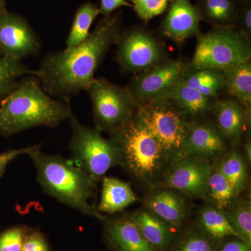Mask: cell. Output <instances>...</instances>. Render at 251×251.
<instances>
[{"label": "cell", "mask_w": 251, "mask_h": 251, "mask_svg": "<svg viewBox=\"0 0 251 251\" xmlns=\"http://www.w3.org/2000/svg\"><path fill=\"white\" fill-rule=\"evenodd\" d=\"M121 22V11L113 13L100 20L83 42L46 54L36 69V77L46 93L69 103L87 91L109 49L116 43Z\"/></svg>", "instance_id": "1"}, {"label": "cell", "mask_w": 251, "mask_h": 251, "mask_svg": "<svg viewBox=\"0 0 251 251\" xmlns=\"http://www.w3.org/2000/svg\"><path fill=\"white\" fill-rule=\"evenodd\" d=\"M73 114L70 104L46 93L35 75H27L0 102V135L10 137L39 126H58Z\"/></svg>", "instance_id": "2"}, {"label": "cell", "mask_w": 251, "mask_h": 251, "mask_svg": "<svg viewBox=\"0 0 251 251\" xmlns=\"http://www.w3.org/2000/svg\"><path fill=\"white\" fill-rule=\"evenodd\" d=\"M36 171V179L46 194L85 215L103 221L105 216L90 203L98 181L59 155L41 151L36 145L28 153Z\"/></svg>", "instance_id": "3"}, {"label": "cell", "mask_w": 251, "mask_h": 251, "mask_svg": "<svg viewBox=\"0 0 251 251\" xmlns=\"http://www.w3.org/2000/svg\"><path fill=\"white\" fill-rule=\"evenodd\" d=\"M110 134L120 148V166L151 188L158 186L171 161L153 135L134 115Z\"/></svg>", "instance_id": "4"}, {"label": "cell", "mask_w": 251, "mask_h": 251, "mask_svg": "<svg viewBox=\"0 0 251 251\" xmlns=\"http://www.w3.org/2000/svg\"><path fill=\"white\" fill-rule=\"evenodd\" d=\"M69 120L72 132L71 161L75 166L99 181L112 167L121 165V153L115 140L106 139L100 130L82 125L74 114Z\"/></svg>", "instance_id": "5"}, {"label": "cell", "mask_w": 251, "mask_h": 251, "mask_svg": "<svg viewBox=\"0 0 251 251\" xmlns=\"http://www.w3.org/2000/svg\"><path fill=\"white\" fill-rule=\"evenodd\" d=\"M197 36L191 69L224 71L251 60V41L235 28H213Z\"/></svg>", "instance_id": "6"}, {"label": "cell", "mask_w": 251, "mask_h": 251, "mask_svg": "<svg viewBox=\"0 0 251 251\" xmlns=\"http://www.w3.org/2000/svg\"><path fill=\"white\" fill-rule=\"evenodd\" d=\"M134 116L162 145L171 162L183 157L188 122L167 100L138 103Z\"/></svg>", "instance_id": "7"}, {"label": "cell", "mask_w": 251, "mask_h": 251, "mask_svg": "<svg viewBox=\"0 0 251 251\" xmlns=\"http://www.w3.org/2000/svg\"><path fill=\"white\" fill-rule=\"evenodd\" d=\"M87 92L92 104L95 128L100 132L112 133L134 115L138 103L127 87L99 77L94 79Z\"/></svg>", "instance_id": "8"}, {"label": "cell", "mask_w": 251, "mask_h": 251, "mask_svg": "<svg viewBox=\"0 0 251 251\" xmlns=\"http://www.w3.org/2000/svg\"><path fill=\"white\" fill-rule=\"evenodd\" d=\"M115 44L117 62L126 74H139L167 60L161 41L142 27L120 31Z\"/></svg>", "instance_id": "9"}, {"label": "cell", "mask_w": 251, "mask_h": 251, "mask_svg": "<svg viewBox=\"0 0 251 251\" xmlns=\"http://www.w3.org/2000/svg\"><path fill=\"white\" fill-rule=\"evenodd\" d=\"M186 71L181 59L166 60L135 75L127 87L138 104L167 100Z\"/></svg>", "instance_id": "10"}, {"label": "cell", "mask_w": 251, "mask_h": 251, "mask_svg": "<svg viewBox=\"0 0 251 251\" xmlns=\"http://www.w3.org/2000/svg\"><path fill=\"white\" fill-rule=\"evenodd\" d=\"M211 169L209 161L196 157H181L168 165L159 185L206 201V184Z\"/></svg>", "instance_id": "11"}, {"label": "cell", "mask_w": 251, "mask_h": 251, "mask_svg": "<svg viewBox=\"0 0 251 251\" xmlns=\"http://www.w3.org/2000/svg\"><path fill=\"white\" fill-rule=\"evenodd\" d=\"M40 39L25 18L7 11L0 13V51L2 57L21 61L37 56Z\"/></svg>", "instance_id": "12"}, {"label": "cell", "mask_w": 251, "mask_h": 251, "mask_svg": "<svg viewBox=\"0 0 251 251\" xmlns=\"http://www.w3.org/2000/svg\"><path fill=\"white\" fill-rule=\"evenodd\" d=\"M226 152V139L215 125L188 122L182 145L183 157H196L210 161Z\"/></svg>", "instance_id": "13"}, {"label": "cell", "mask_w": 251, "mask_h": 251, "mask_svg": "<svg viewBox=\"0 0 251 251\" xmlns=\"http://www.w3.org/2000/svg\"><path fill=\"white\" fill-rule=\"evenodd\" d=\"M161 25L163 35L181 44L200 31L201 17L196 5L190 0H172Z\"/></svg>", "instance_id": "14"}, {"label": "cell", "mask_w": 251, "mask_h": 251, "mask_svg": "<svg viewBox=\"0 0 251 251\" xmlns=\"http://www.w3.org/2000/svg\"><path fill=\"white\" fill-rule=\"evenodd\" d=\"M144 206L174 228L184 222L189 211V206L183 194L160 185L152 188L144 201Z\"/></svg>", "instance_id": "15"}, {"label": "cell", "mask_w": 251, "mask_h": 251, "mask_svg": "<svg viewBox=\"0 0 251 251\" xmlns=\"http://www.w3.org/2000/svg\"><path fill=\"white\" fill-rule=\"evenodd\" d=\"M212 111L216 119V126L231 144L240 141L251 114L234 99H225L216 102Z\"/></svg>", "instance_id": "16"}, {"label": "cell", "mask_w": 251, "mask_h": 251, "mask_svg": "<svg viewBox=\"0 0 251 251\" xmlns=\"http://www.w3.org/2000/svg\"><path fill=\"white\" fill-rule=\"evenodd\" d=\"M109 242L118 251H158L150 244L128 217L103 220Z\"/></svg>", "instance_id": "17"}, {"label": "cell", "mask_w": 251, "mask_h": 251, "mask_svg": "<svg viewBox=\"0 0 251 251\" xmlns=\"http://www.w3.org/2000/svg\"><path fill=\"white\" fill-rule=\"evenodd\" d=\"M127 216L134 223L145 239L158 251L165 250L173 242L174 227L145 208Z\"/></svg>", "instance_id": "18"}, {"label": "cell", "mask_w": 251, "mask_h": 251, "mask_svg": "<svg viewBox=\"0 0 251 251\" xmlns=\"http://www.w3.org/2000/svg\"><path fill=\"white\" fill-rule=\"evenodd\" d=\"M138 198L129 183L115 177L102 179L101 195L97 206L99 212L112 214L123 211L136 202Z\"/></svg>", "instance_id": "19"}, {"label": "cell", "mask_w": 251, "mask_h": 251, "mask_svg": "<svg viewBox=\"0 0 251 251\" xmlns=\"http://www.w3.org/2000/svg\"><path fill=\"white\" fill-rule=\"evenodd\" d=\"M197 221L201 231L214 242L226 238H237L242 240L224 209L207 204L198 212Z\"/></svg>", "instance_id": "20"}, {"label": "cell", "mask_w": 251, "mask_h": 251, "mask_svg": "<svg viewBox=\"0 0 251 251\" xmlns=\"http://www.w3.org/2000/svg\"><path fill=\"white\" fill-rule=\"evenodd\" d=\"M167 100L173 102L183 115L201 116L212 111L214 99L202 95L191 88L181 79L175 86Z\"/></svg>", "instance_id": "21"}, {"label": "cell", "mask_w": 251, "mask_h": 251, "mask_svg": "<svg viewBox=\"0 0 251 251\" xmlns=\"http://www.w3.org/2000/svg\"><path fill=\"white\" fill-rule=\"evenodd\" d=\"M224 89L229 96L242 104L251 114V62L242 64L223 71Z\"/></svg>", "instance_id": "22"}, {"label": "cell", "mask_w": 251, "mask_h": 251, "mask_svg": "<svg viewBox=\"0 0 251 251\" xmlns=\"http://www.w3.org/2000/svg\"><path fill=\"white\" fill-rule=\"evenodd\" d=\"M196 6L201 21L213 28H234L238 10L235 0H197Z\"/></svg>", "instance_id": "23"}, {"label": "cell", "mask_w": 251, "mask_h": 251, "mask_svg": "<svg viewBox=\"0 0 251 251\" xmlns=\"http://www.w3.org/2000/svg\"><path fill=\"white\" fill-rule=\"evenodd\" d=\"M215 163L228 181L235 197H239L247 186L249 175L247 163L242 155L237 150H231Z\"/></svg>", "instance_id": "24"}, {"label": "cell", "mask_w": 251, "mask_h": 251, "mask_svg": "<svg viewBox=\"0 0 251 251\" xmlns=\"http://www.w3.org/2000/svg\"><path fill=\"white\" fill-rule=\"evenodd\" d=\"M183 80L191 88L212 99H217L224 87V73L219 69H191L184 73Z\"/></svg>", "instance_id": "25"}, {"label": "cell", "mask_w": 251, "mask_h": 251, "mask_svg": "<svg viewBox=\"0 0 251 251\" xmlns=\"http://www.w3.org/2000/svg\"><path fill=\"white\" fill-rule=\"evenodd\" d=\"M235 198L227 180L216 163L211 164L206 189V201L219 209L227 210Z\"/></svg>", "instance_id": "26"}, {"label": "cell", "mask_w": 251, "mask_h": 251, "mask_svg": "<svg viewBox=\"0 0 251 251\" xmlns=\"http://www.w3.org/2000/svg\"><path fill=\"white\" fill-rule=\"evenodd\" d=\"M99 14V8L94 3L88 1L79 6L66 41L67 49L78 45L88 37L91 26Z\"/></svg>", "instance_id": "27"}, {"label": "cell", "mask_w": 251, "mask_h": 251, "mask_svg": "<svg viewBox=\"0 0 251 251\" xmlns=\"http://www.w3.org/2000/svg\"><path fill=\"white\" fill-rule=\"evenodd\" d=\"M36 75V70L27 67L21 61L0 57V102L13 90L22 77Z\"/></svg>", "instance_id": "28"}, {"label": "cell", "mask_w": 251, "mask_h": 251, "mask_svg": "<svg viewBox=\"0 0 251 251\" xmlns=\"http://www.w3.org/2000/svg\"><path fill=\"white\" fill-rule=\"evenodd\" d=\"M231 224L242 237L251 247V202L250 200L238 197L226 210Z\"/></svg>", "instance_id": "29"}, {"label": "cell", "mask_w": 251, "mask_h": 251, "mask_svg": "<svg viewBox=\"0 0 251 251\" xmlns=\"http://www.w3.org/2000/svg\"><path fill=\"white\" fill-rule=\"evenodd\" d=\"M138 18L145 23L161 15L168 9L172 0H128Z\"/></svg>", "instance_id": "30"}, {"label": "cell", "mask_w": 251, "mask_h": 251, "mask_svg": "<svg viewBox=\"0 0 251 251\" xmlns=\"http://www.w3.org/2000/svg\"><path fill=\"white\" fill-rule=\"evenodd\" d=\"M28 229L16 226L0 234V251H22Z\"/></svg>", "instance_id": "31"}, {"label": "cell", "mask_w": 251, "mask_h": 251, "mask_svg": "<svg viewBox=\"0 0 251 251\" xmlns=\"http://www.w3.org/2000/svg\"><path fill=\"white\" fill-rule=\"evenodd\" d=\"M176 251H216L214 241L203 232L190 234L179 244Z\"/></svg>", "instance_id": "32"}, {"label": "cell", "mask_w": 251, "mask_h": 251, "mask_svg": "<svg viewBox=\"0 0 251 251\" xmlns=\"http://www.w3.org/2000/svg\"><path fill=\"white\" fill-rule=\"evenodd\" d=\"M234 28L240 31L251 41V1L238 2V10Z\"/></svg>", "instance_id": "33"}, {"label": "cell", "mask_w": 251, "mask_h": 251, "mask_svg": "<svg viewBox=\"0 0 251 251\" xmlns=\"http://www.w3.org/2000/svg\"><path fill=\"white\" fill-rule=\"evenodd\" d=\"M22 251H50V249L44 236L34 231L26 236Z\"/></svg>", "instance_id": "34"}, {"label": "cell", "mask_w": 251, "mask_h": 251, "mask_svg": "<svg viewBox=\"0 0 251 251\" xmlns=\"http://www.w3.org/2000/svg\"><path fill=\"white\" fill-rule=\"evenodd\" d=\"M34 146L35 145L0 153V177L4 174L6 168L11 162L14 161L16 158L21 155H27L34 149Z\"/></svg>", "instance_id": "35"}, {"label": "cell", "mask_w": 251, "mask_h": 251, "mask_svg": "<svg viewBox=\"0 0 251 251\" xmlns=\"http://www.w3.org/2000/svg\"><path fill=\"white\" fill-rule=\"evenodd\" d=\"M132 7L133 6L128 0H100L99 11L103 17L113 14L120 8Z\"/></svg>", "instance_id": "36"}, {"label": "cell", "mask_w": 251, "mask_h": 251, "mask_svg": "<svg viewBox=\"0 0 251 251\" xmlns=\"http://www.w3.org/2000/svg\"><path fill=\"white\" fill-rule=\"evenodd\" d=\"M219 251H251V247L242 239L232 238L221 246Z\"/></svg>", "instance_id": "37"}, {"label": "cell", "mask_w": 251, "mask_h": 251, "mask_svg": "<svg viewBox=\"0 0 251 251\" xmlns=\"http://www.w3.org/2000/svg\"><path fill=\"white\" fill-rule=\"evenodd\" d=\"M244 151L245 156L247 157V161L249 164L251 163V142L250 139H247L244 144Z\"/></svg>", "instance_id": "38"}, {"label": "cell", "mask_w": 251, "mask_h": 251, "mask_svg": "<svg viewBox=\"0 0 251 251\" xmlns=\"http://www.w3.org/2000/svg\"><path fill=\"white\" fill-rule=\"evenodd\" d=\"M6 0H0V13L6 11Z\"/></svg>", "instance_id": "39"}, {"label": "cell", "mask_w": 251, "mask_h": 251, "mask_svg": "<svg viewBox=\"0 0 251 251\" xmlns=\"http://www.w3.org/2000/svg\"><path fill=\"white\" fill-rule=\"evenodd\" d=\"M237 2H241V1H245V0H235Z\"/></svg>", "instance_id": "40"}, {"label": "cell", "mask_w": 251, "mask_h": 251, "mask_svg": "<svg viewBox=\"0 0 251 251\" xmlns=\"http://www.w3.org/2000/svg\"><path fill=\"white\" fill-rule=\"evenodd\" d=\"M2 57V55H1V51H0V57Z\"/></svg>", "instance_id": "41"}]
</instances>
